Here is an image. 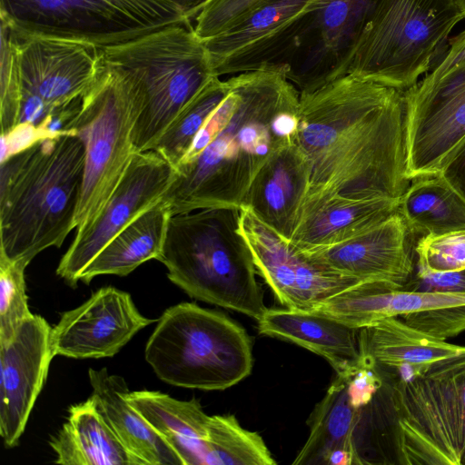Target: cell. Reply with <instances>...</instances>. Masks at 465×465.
I'll use <instances>...</instances> for the list:
<instances>
[{
	"mask_svg": "<svg viewBox=\"0 0 465 465\" xmlns=\"http://www.w3.org/2000/svg\"><path fill=\"white\" fill-rule=\"evenodd\" d=\"M295 143L309 169L299 225L331 198H400L410 184L402 92L360 74L301 91Z\"/></svg>",
	"mask_w": 465,
	"mask_h": 465,
	"instance_id": "obj_1",
	"label": "cell"
},
{
	"mask_svg": "<svg viewBox=\"0 0 465 465\" xmlns=\"http://www.w3.org/2000/svg\"><path fill=\"white\" fill-rule=\"evenodd\" d=\"M226 82L225 96L198 132L162 198L172 215L241 209L260 170L296 140L300 93L287 65L267 63Z\"/></svg>",
	"mask_w": 465,
	"mask_h": 465,
	"instance_id": "obj_2",
	"label": "cell"
},
{
	"mask_svg": "<svg viewBox=\"0 0 465 465\" xmlns=\"http://www.w3.org/2000/svg\"><path fill=\"white\" fill-rule=\"evenodd\" d=\"M85 151L74 133L45 136L0 164V255L28 265L74 229Z\"/></svg>",
	"mask_w": 465,
	"mask_h": 465,
	"instance_id": "obj_3",
	"label": "cell"
},
{
	"mask_svg": "<svg viewBox=\"0 0 465 465\" xmlns=\"http://www.w3.org/2000/svg\"><path fill=\"white\" fill-rule=\"evenodd\" d=\"M239 218L234 208L171 215L158 261L169 280L192 298L258 321L267 308Z\"/></svg>",
	"mask_w": 465,
	"mask_h": 465,
	"instance_id": "obj_4",
	"label": "cell"
},
{
	"mask_svg": "<svg viewBox=\"0 0 465 465\" xmlns=\"http://www.w3.org/2000/svg\"><path fill=\"white\" fill-rule=\"evenodd\" d=\"M463 19L457 0H373L322 84L356 74L403 92L431 69Z\"/></svg>",
	"mask_w": 465,
	"mask_h": 465,
	"instance_id": "obj_5",
	"label": "cell"
},
{
	"mask_svg": "<svg viewBox=\"0 0 465 465\" xmlns=\"http://www.w3.org/2000/svg\"><path fill=\"white\" fill-rule=\"evenodd\" d=\"M101 51L104 63L127 71L140 87L135 152L153 149L182 110L216 75L205 45L191 25H171Z\"/></svg>",
	"mask_w": 465,
	"mask_h": 465,
	"instance_id": "obj_6",
	"label": "cell"
},
{
	"mask_svg": "<svg viewBox=\"0 0 465 465\" xmlns=\"http://www.w3.org/2000/svg\"><path fill=\"white\" fill-rule=\"evenodd\" d=\"M146 361L163 381L223 391L250 375L252 341L226 315L182 302L166 309L149 337Z\"/></svg>",
	"mask_w": 465,
	"mask_h": 465,
	"instance_id": "obj_7",
	"label": "cell"
},
{
	"mask_svg": "<svg viewBox=\"0 0 465 465\" xmlns=\"http://www.w3.org/2000/svg\"><path fill=\"white\" fill-rule=\"evenodd\" d=\"M142 109L140 87L127 71L103 66L64 125L85 151L84 180L75 213V233L98 217L125 173L134 153V131Z\"/></svg>",
	"mask_w": 465,
	"mask_h": 465,
	"instance_id": "obj_8",
	"label": "cell"
},
{
	"mask_svg": "<svg viewBox=\"0 0 465 465\" xmlns=\"http://www.w3.org/2000/svg\"><path fill=\"white\" fill-rule=\"evenodd\" d=\"M391 400L401 463H465V353L412 380H398Z\"/></svg>",
	"mask_w": 465,
	"mask_h": 465,
	"instance_id": "obj_9",
	"label": "cell"
},
{
	"mask_svg": "<svg viewBox=\"0 0 465 465\" xmlns=\"http://www.w3.org/2000/svg\"><path fill=\"white\" fill-rule=\"evenodd\" d=\"M0 17L21 33L100 48L191 21L171 0H0Z\"/></svg>",
	"mask_w": 465,
	"mask_h": 465,
	"instance_id": "obj_10",
	"label": "cell"
},
{
	"mask_svg": "<svg viewBox=\"0 0 465 465\" xmlns=\"http://www.w3.org/2000/svg\"><path fill=\"white\" fill-rule=\"evenodd\" d=\"M8 33L21 89V124L41 134L64 122L95 81L101 48L82 41L25 34L1 20ZM18 124V125H19Z\"/></svg>",
	"mask_w": 465,
	"mask_h": 465,
	"instance_id": "obj_11",
	"label": "cell"
},
{
	"mask_svg": "<svg viewBox=\"0 0 465 465\" xmlns=\"http://www.w3.org/2000/svg\"><path fill=\"white\" fill-rule=\"evenodd\" d=\"M406 176L439 174L465 139V57L402 92Z\"/></svg>",
	"mask_w": 465,
	"mask_h": 465,
	"instance_id": "obj_12",
	"label": "cell"
},
{
	"mask_svg": "<svg viewBox=\"0 0 465 465\" xmlns=\"http://www.w3.org/2000/svg\"><path fill=\"white\" fill-rule=\"evenodd\" d=\"M174 176L173 166L155 150L136 152L118 186L95 221L75 233L56 269L71 287L101 250L135 219L158 203Z\"/></svg>",
	"mask_w": 465,
	"mask_h": 465,
	"instance_id": "obj_13",
	"label": "cell"
},
{
	"mask_svg": "<svg viewBox=\"0 0 465 465\" xmlns=\"http://www.w3.org/2000/svg\"><path fill=\"white\" fill-rule=\"evenodd\" d=\"M239 231L257 272L287 309L312 312L333 295L366 282L311 261L245 206L240 209Z\"/></svg>",
	"mask_w": 465,
	"mask_h": 465,
	"instance_id": "obj_14",
	"label": "cell"
},
{
	"mask_svg": "<svg viewBox=\"0 0 465 465\" xmlns=\"http://www.w3.org/2000/svg\"><path fill=\"white\" fill-rule=\"evenodd\" d=\"M153 322L138 311L128 292L103 287L61 315L51 331L53 351L73 359L113 357Z\"/></svg>",
	"mask_w": 465,
	"mask_h": 465,
	"instance_id": "obj_15",
	"label": "cell"
},
{
	"mask_svg": "<svg viewBox=\"0 0 465 465\" xmlns=\"http://www.w3.org/2000/svg\"><path fill=\"white\" fill-rule=\"evenodd\" d=\"M52 328L33 315L14 337L0 342V434L7 448L17 445L54 357Z\"/></svg>",
	"mask_w": 465,
	"mask_h": 465,
	"instance_id": "obj_16",
	"label": "cell"
},
{
	"mask_svg": "<svg viewBox=\"0 0 465 465\" xmlns=\"http://www.w3.org/2000/svg\"><path fill=\"white\" fill-rule=\"evenodd\" d=\"M408 228L399 213L347 240L295 249L311 261L336 272L366 282L403 287L412 277L407 249Z\"/></svg>",
	"mask_w": 465,
	"mask_h": 465,
	"instance_id": "obj_17",
	"label": "cell"
},
{
	"mask_svg": "<svg viewBox=\"0 0 465 465\" xmlns=\"http://www.w3.org/2000/svg\"><path fill=\"white\" fill-rule=\"evenodd\" d=\"M324 0H274L232 30L204 42L216 75L260 67L258 58L287 41Z\"/></svg>",
	"mask_w": 465,
	"mask_h": 465,
	"instance_id": "obj_18",
	"label": "cell"
},
{
	"mask_svg": "<svg viewBox=\"0 0 465 465\" xmlns=\"http://www.w3.org/2000/svg\"><path fill=\"white\" fill-rule=\"evenodd\" d=\"M308 187L307 160L294 142L278 151L260 170L242 206L290 241L300 223Z\"/></svg>",
	"mask_w": 465,
	"mask_h": 465,
	"instance_id": "obj_19",
	"label": "cell"
},
{
	"mask_svg": "<svg viewBox=\"0 0 465 465\" xmlns=\"http://www.w3.org/2000/svg\"><path fill=\"white\" fill-rule=\"evenodd\" d=\"M359 344L364 364L395 370L400 381L412 380L434 363L465 353V346L431 337L398 317L360 329Z\"/></svg>",
	"mask_w": 465,
	"mask_h": 465,
	"instance_id": "obj_20",
	"label": "cell"
},
{
	"mask_svg": "<svg viewBox=\"0 0 465 465\" xmlns=\"http://www.w3.org/2000/svg\"><path fill=\"white\" fill-rule=\"evenodd\" d=\"M462 303L465 293L414 291L381 282H362L327 299L312 312L361 329L383 319Z\"/></svg>",
	"mask_w": 465,
	"mask_h": 465,
	"instance_id": "obj_21",
	"label": "cell"
},
{
	"mask_svg": "<svg viewBox=\"0 0 465 465\" xmlns=\"http://www.w3.org/2000/svg\"><path fill=\"white\" fill-rule=\"evenodd\" d=\"M261 334L282 339L326 359L337 374L361 365L359 331L330 317L291 309H267L257 321Z\"/></svg>",
	"mask_w": 465,
	"mask_h": 465,
	"instance_id": "obj_22",
	"label": "cell"
},
{
	"mask_svg": "<svg viewBox=\"0 0 465 465\" xmlns=\"http://www.w3.org/2000/svg\"><path fill=\"white\" fill-rule=\"evenodd\" d=\"M92 397L124 446L143 465H184L178 452L129 401L124 378L106 368L88 371Z\"/></svg>",
	"mask_w": 465,
	"mask_h": 465,
	"instance_id": "obj_23",
	"label": "cell"
},
{
	"mask_svg": "<svg viewBox=\"0 0 465 465\" xmlns=\"http://www.w3.org/2000/svg\"><path fill=\"white\" fill-rule=\"evenodd\" d=\"M351 372L337 374L315 407L309 437L292 464L356 465L353 433L361 406L350 389Z\"/></svg>",
	"mask_w": 465,
	"mask_h": 465,
	"instance_id": "obj_24",
	"label": "cell"
},
{
	"mask_svg": "<svg viewBox=\"0 0 465 465\" xmlns=\"http://www.w3.org/2000/svg\"><path fill=\"white\" fill-rule=\"evenodd\" d=\"M49 445L57 464L143 465L124 446L92 396L69 407L66 422Z\"/></svg>",
	"mask_w": 465,
	"mask_h": 465,
	"instance_id": "obj_25",
	"label": "cell"
},
{
	"mask_svg": "<svg viewBox=\"0 0 465 465\" xmlns=\"http://www.w3.org/2000/svg\"><path fill=\"white\" fill-rule=\"evenodd\" d=\"M400 198L334 197L304 219L289 241L296 249L330 245L355 236L398 213Z\"/></svg>",
	"mask_w": 465,
	"mask_h": 465,
	"instance_id": "obj_26",
	"label": "cell"
},
{
	"mask_svg": "<svg viewBox=\"0 0 465 465\" xmlns=\"http://www.w3.org/2000/svg\"><path fill=\"white\" fill-rule=\"evenodd\" d=\"M171 211L162 200L112 239L80 276L85 284L99 275L126 276L143 262L158 261Z\"/></svg>",
	"mask_w": 465,
	"mask_h": 465,
	"instance_id": "obj_27",
	"label": "cell"
},
{
	"mask_svg": "<svg viewBox=\"0 0 465 465\" xmlns=\"http://www.w3.org/2000/svg\"><path fill=\"white\" fill-rule=\"evenodd\" d=\"M129 401L169 442L184 465H199V450L207 438L211 416L200 402L177 400L156 391H130Z\"/></svg>",
	"mask_w": 465,
	"mask_h": 465,
	"instance_id": "obj_28",
	"label": "cell"
},
{
	"mask_svg": "<svg viewBox=\"0 0 465 465\" xmlns=\"http://www.w3.org/2000/svg\"><path fill=\"white\" fill-rule=\"evenodd\" d=\"M398 213L420 236L465 230V197L440 174L411 180Z\"/></svg>",
	"mask_w": 465,
	"mask_h": 465,
	"instance_id": "obj_29",
	"label": "cell"
},
{
	"mask_svg": "<svg viewBox=\"0 0 465 465\" xmlns=\"http://www.w3.org/2000/svg\"><path fill=\"white\" fill-rule=\"evenodd\" d=\"M199 464L272 465L276 461L257 432L243 429L234 415L228 414L211 416Z\"/></svg>",
	"mask_w": 465,
	"mask_h": 465,
	"instance_id": "obj_30",
	"label": "cell"
},
{
	"mask_svg": "<svg viewBox=\"0 0 465 465\" xmlns=\"http://www.w3.org/2000/svg\"><path fill=\"white\" fill-rule=\"evenodd\" d=\"M226 81L213 76L182 110L153 148L175 170L205 121L227 93Z\"/></svg>",
	"mask_w": 465,
	"mask_h": 465,
	"instance_id": "obj_31",
	"label": "cell"
},
{
	"mask_svg": "<svg viewBox=\"0 0 465 465\" xmlns=\"http://www.w3.org/2000/svg\"><path fill=\"white\" fill-rule=\"evenodd\" d=\"M26 264L0 255V342L9 341L31 313L25 294Z\"/></svg>",
	"mask_w": 465,
	"mask_h": 465,
	"instance_id": "obj_32",
	"label": "cell"
},
{
	"mask_svg": "<svg viewBox=\"0 0 465 465\" xmlns=\"http://www.w3.org/2000/svg\"><path fill=\"white\" fill-rule=\"evenodd\" d=\"M274 0H202L194 9L193 32L206 42L240 25Z\"/></svg>",
	"mask_w": 465,
	"mask_h": 465,
	"instance_id": "obj_33",
	"label": "cell"
},
{
	"mask_svg": "<svg viewBox=\"0 0 465 465\" xmlns=\"http://www.w3.org/2000/svg\"><path fill=\"white\" fill-rule=\"evenodd\" d=\"M417 272L443 273L465 269V230L421 236L415 246Z\"/></svg>",
	"mask_w": 465,
	"mask_h": 465,
	"instance_id": "obj_34",
	"label": "cell"
},
{
	"mask_svg": "<svg viewBox=\"0 0 465 465\" xmlns=\"http://www.w3.org/2000/svg\"><path fill=\"white\" fill-rule=\"evenodd\" d=\"M21 118V89L13 50L5 26L1 24L0 125L1 135L16 128Z\"/></svg>",
	"mask_w": 465,
	"mask_h": 465,
	"instance_id": "obj_35",
	"label": "cell"
},
{
	"mask_svg": "<svg viewBox=\"0 0 465 465\" xmlns=\"http://www.w3.org/2000/svg\"><path fill=\"white\" fill-rule=\"evenodd\" d=\"M401 318L411 327L445 341L465 331V303L411 312Z\"/></svg>",
	"mask_w": 465,
	"mask_h": 465,
	"instance_id": "obj_36",
	"label": "cell"
},
{
	"mask_svg": "<svg viewBox=\"0 0 465 465\" xmlns=\"http://www.w3.org/2000/svg\"><path fill=\"white\" fill-rule=\"evenodd\" d=\"M354 0H324L316 13L324 45L333 46L352 16Z\"/></svg>",
	"mask_w": 465,
	"mask_h": 465,
	"instance_id": "obj_37",
	"label": "cell"
},
{
	"mask_svg": "<svg viewBox=\"0 0 465 465\" xmlns=\"http://www.w3.org/2000/svg\"><path fill=\"white\" fill-rule=\"evenodd\" d=\"M404 289L449 293H465V269L443 273H416Z\"/></svg>",
	"mask_w": 465,
	"mask_h": 465,
	"instance_id": "obj_38",
	"label": "cell"
},
{
	"mask_svg": "<svg viewBox=\"0 0 465 465\" xmlns=\"http://www.w3.org/2000/svg\"><path fill=\"white\" fill-rule=\"evenodd\" d=\"M439 174L465 197V139Z\"/></svg>",
	"mask_w": 465,
	"mask_h": 465,
	"instance_id": "obj_39",
	"label": "cell"
}]
</instances>
